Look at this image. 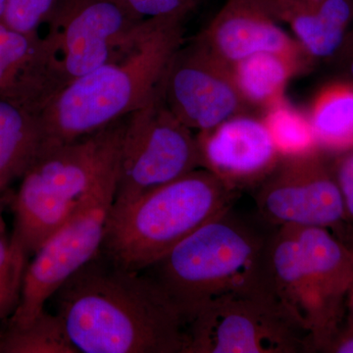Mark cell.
Segmentation results:
<instances>
[{
  "label": "cell",
  "mask_w": 353,
  "mask_h": 353,
  "mask_svg": "<svg viewBox=\"0 0 353 353\" xmlns=\"http://www.w3.org/2000/svg\"><path fill=\"white\" fill-rule=\"evenodd\" d=\"M50 17L32 78L36 112L69 83L106 63L143 20L120 0H69Z\"/></svg>",
  "instance_id": "8992f818"
},
{
  "label": "cell",
  "mask_w": 353,
  "mask_h": 353,
  "mask_svg": "<svg viewBox=\"0 0 353 353\" xmlns=\"http://www.w3.org/2000/svg\"><path fill=\"white\" fill-rule=\"evenodd\" d=\"M201 168L230 189H256L281 157L262 118L239 114L196 136Z\"/></svg>",
  "instance_id": "7c38bea8"
},
{
  "label": "cell",
  "mask_w": 353,
  "mask_h": 353,
  "mask_svg": "<svg viewBox=\"0 0 353 353\" xmlns=\"http://www.w3.org/2000/svg\"><path fill=\"white\" fill-rule=\"evenodd\" d=\"M312 60L332 59L353 23V0H261Z\"/></svg>",
  "instance_id": "9a60e30c"
},
{
  "label": "cell",
  "mask_w": 353,
  "mask_h": 353,
  "mask_svg": "<svg viewBox=\"0 0 353 353\" xmlns=\"http://www.w3.org/2000/svg\"><path fill=\"white\" fill-rule=\"evenodd\" d=\"M183 17L143 19L112 58L60 90L34 112L41 148L71 143L143 108L160 92L183 43Z\"/></svg>",
  "instance_id": "7a4b0ae2"
},
{
  "label": "cell",
  "mask_w": 353,
  "mask_h": 353,
  "mask_svg": "<svg viewBox=\"0 0 353 353\" xmlns=\"http://www.w3.org/2000/svg\"><path fill=\"white\" fill-rule=\"evenodd\" d=\"M161 94L174 115L199 132L243 114L248 106L231 67L196 41L176 51L162 83Z\"/></svg>",
  "instance_id": "8fae6325"
},
{
  "label": "cell",
  "mask_w": 353,
  "mask_h": 353,
  "mask_svg": "<svg viewBox=\"0 0 353 353\" xmlns=\"http://www.w3.org/2000/svg\"><path fill=\"white\" fill-rule=\"evenodd\" d=\"M80 353H183L188 320L150 274L99 252L52 296Z\"/></svg>",
  "instance_id": "6da1fadb"
},
{
  "label": "cell",
  "mask_w": 353,
  "mask_h": 353,
  "mask_svg": "<svg viewBox=\"0 0 353 353\" xmlns=\"http://www.w3.org/2000/svg\"><path fill=\"white\" fill-rule=\"evenodd\" d=\"M201 168L196 136L168 108L161 90L126 118L112 209Z\"/></svg>",
  "instance_id": "ba28073f"
},
{
  "label": "cell",
  "mask_w": 353,
  "mask_h": 353,
  "mask_svg": "<svg viewBox=\"0 0 353 353\" xmlns=\"http://www.w3.org/2000/svg\"><path fill=\"white\" fill-rule=\"evenodd\" d=\"M343 80L353 83V23L343 39L338 52L332 58Z\"/></svg>",
  "instance_id": "484cf974"
},
{
  "label": "cell",
  "mask_w": 353,
  "mask_h": 353,
  "mask_svg": "<svg viewBox=\"0 0 353 353\" xmlns=\"http://www.w3.org/2000/svg\"><path fill=\"white\" fill-rule=\"evenodd\" d=\"M0 99L21 104L22 92L17 77L4 64L0 58Z\"/></svg>",
  "instance_id": "4316f807"
},
{
  "label": "cell",
  "mask_w": 353,
  "mask_h": 353,
  "mask_svg": "<svg viewBox=\"0 0 353 353\" xmlns=\"http://www.w3.org/2000/svg\"><path fill=\"white\" fill-rule=\"evenodd\" d=\"M294 229L314 304V323L309 343L312 352H323L341 326L352 284V257L345 243L328 229Z\"/></svg>",
  "instance_id": "4fadbf2b"
},
{
  "label": "cell",
  "mask_w": 353,
  "mask_h": 353,
  "mask_svg": "<svg viewBox=\"0 0 353 353\" xmlns=\"http://www.w3.org/2000/svg\"><path fill=\"white\" fill-rule=\"evenodd\" d=\"M41 36L13 29L0 21V58L17 77L22 92L21 104L26 105L37 60L39 57Z\"/></svg>",
  "instance_id": "7402d4cb"
},
{
  "label": "cell",
  "mask_w": 353,
  "mask_h": 353,
  "mask_svg": "<svg viewBox=\"0 0 353 353\" xmlns=\"http://www.w3.org/2000/svg\"><path fill=\"white\" fill-rule=\"evenodd\" d=\"M240 192L204 168L111 209L101 252L132 271L148 270L179 243L234 206Z\"/></svg>",
  "instance_id": "5b68a950"
},
{
  "label": "cell",
  "mask_w": 353,
  "mask_h": 353,
  "mask_svg": "<svg viewBox=\"0 0 353 353\" xmlns=\"http://www.w3.org/2000/svg\"><path fill=\"white\" fill-rule=\"evenodd\" d=\"M11 199L8 190L0 194V320L10 318L17 308L29 263V256L9 233L4 217Z\"/></svg>",
  "instance_id": "44dd1931"
},
{
  "label": "cell",
  "mask_w": 353,
  "mask_h": 353,
  "mask_svg": "<svg viewBox=\"0 0 353 353\" xmlns=\"http://www.w3.org/2000/svg\"><path fill=\"white\" fill-rule=\"evenodd\" d=\"M7 0H0V21L3 20L6 13Z\"/></svg>",
  "instance_id": "f546056e"
},
{
  "label": "cell",
  "mask_w": 353,
  "mask_h": 353,
  "mask_svg": "<svg viewBox=\"0 0 353 353\" xmlns=\"http://www.w3.org/2000/svg\"><path fill=\"white\" fill-rule=\"evenodd\" d=\"M263 119L281 157H294L320 150L307 112L284 99L264 109Z\"/></svg>",
  "instance_id": "ffe728a7"
},
{
  "label": "cell",
  "mask_w": 353,
  "mask_h": 353,
  "mask_svg": "<svg viewBox=\"0 0 353 353\" xmlns=\"http://www.w3.org/2000/svg\"><path fill=\"white\" fill-rule=\"evenodd\" d=\"M347 329L341 326L328 341L323 352L333 353H353V324L348 322Z\"/></svg>",
  "instance_id": "83f0119b"
},
{
  "label": "cell",
  "mask_w": 353,
  "mask_h": 353,
  "mask_svg": "<svg viewBox=\"0 0 353 353\" xmlns=\"http://www.w3.org/2000/svg\"><path fill=\"white\" fill-rule=\"evenodd\" d=\"M143 19L183 17L196 8L199 0H120Z\"/></svg>",
  "instance_id": "cb8c5ba5"
},
{
  "label": "cell",
  "mask_w": 353,
  "mask_h": 353,
  "mask_svg": "<svg viewBox=\"0 0 353 353\" xmlns=\"http://www.w3.org/2000/svg\"><path fill=\"white\" fill-rule=\"evenodd\" d=\"M334 234L347 246L352 254L353 261V227L350 224H345L340 231L336 232ZM347 304L348 310H350V322L353 324V274L352 284L348 290Z\"/></svg>",
  "instance_id": "f1b7e54d"
},
{
  "label": "cell",
  "mask_w": 353,
  "mask_h": 353,
  "mask_svg": "<svg viewBox=\"0 0 353 353\" xmlns=\"http://www.w3.org/2000/svg\"><path fill=\"white\" fill-rule=\"evenodd\" d=\"M311 352L307 334L268 289L208 301L188 321L183 353Z\"/></svg>",
  "instance_id": "52a82bcc"
},
{
  "label": "cell",
  "mask_w": 353,
  "mask_h": 353,
  "mask_svg": "<svg viewBox=\"0 0 353 353\" xmlns=\"http://www.w3.org/2000/svg\"><path fill=\"white\" fill-rule=\"evenodd\" d=\"M255 190L257 211L268 226L325 228L336 233L347 224L330 157L321 150L281 158Z\"/></svg>",
  "instance_id": "30bf717a"
},
{
  "label": "cell",
  "mask_w": 353,
  "mask_h": 353,
  "mask_svg": "<svg viewBox=\"0 0 353 353\" xmlns=\"http://www.w3.org/2000/svg\"><path fill=\"white\" fill-rule=\"evenodd\" d=\"M330 161L343 197L347 224L353 227V150L330 157Z\"/></svg>",
  "instance_id": "d4e9b609"
},
{
  "label": "cell",
  "mask_w": 353,
  "mask_h": 353,
  "mask_svg": "<svg viewBox=\"0 0 353 353\" xmlns=\"http://www.w3.org/2000/svg\"><path fill=\"white\" fill-rule=\"evenodd\" d=\"M196 41L231 68L259 53L312 61L296 39L272 17L261 0H226Z\"/></svg>",
  "instance_id": "5bb4252c"
},
{
  "label": "cell",
  "mask_w": 353,
  "mask_h": 353,
  "mask_svg": "<svg viewBox=\"0 0 353 353\" xmlns=\"http://www.w3.org/2000/svg\"><path fill=\"white\" fill-rule=\"evenodd\" d=\"M309 64L277 53H259L234 64L232 71L248 105L265 109L284 99L290 79Z\"/></svg>",
  "instance_id": "ac0fdd59"
},
{
  "label": "cell",
  "mask_w": 353,
  "mask_h": 353,
  "mask_svg": "<svg viewBox=\"0 0 353 353\" xmlns=\"http://www.w3.org/2000/svg\"><path fill=\"white\" fill-rule=\"evenodd\" d=\"M0 353H80L70 340L64 323L46 308L31 322L7 324L0 334Z\"/></svg>",
  "instance_id": "d6986e66"
},
{
  "label": "cell",
  "mask_w": 353,
  "mask_h": 353,
  "mask_svg": "<svg viewBox=\"0 0 353 353\" xmlns=\"http://www.w3.org/2000/svg\"><path fill=\"white\" fill-rule=\"evenodd\" d=\"M41 146L37 114L17 102L0 99V194L22 178Z\"/></svg>",
  "instance_id": "2e32d148"
},
{
  "label": "cell",
  "mask_w": 353,
  "mask_h": 353,
  "mask_svg": "<svg viewBox=\"0 0 353 353\" xmlns=\"http://www.w3.org/2000/svg\"><path fill=\"white\" fill-rule=\"evenodd\" d=\"M55 0H7L3 22L18 31L34 34L50 18Z\"/></svg>",
  "instance_id": "603a6c76"
},
{
  "label": "cell",
  "mask_w": 353,
  "mask_h": 353,
  "mask_svg": "<svg viewBox=\"0 0 353 353\" xmlns=\"http://www.w3.org/2000/svg\"><path fill=\"white\" fill-rule=\"evenodd\" d=\"M126 118L71 141L43 148L12 194V236L31 256L63 226L119 161Z\"/></svg>",
  "instance_id": "277c9868"
},
{
  "label": "cell",
  "mask_w": 353,
  "mask_h": 353,
  "mask_svg": "<svg viewBox=\"0 0 353 353\" xmlns=\"http://www.w3.org/2000/svg\"><path fill=\"white\" fill-rule=\"evenodd\" d=\"M233 208L202 225L148 268L188 321L216 297L268 289L265 262L274 228L269 232Z\"/></svg>",
  "instance_id": "3957f363"
},
{
  "label": "cell",
  "mask_w": 353,
  "mask_h": 353,
  "mask_svg": "<svg viewBox=\"0 0 353 353\" xmlns=\"http://www.w3.org/2000/svg\"><path fill=\"white\" fill-rule=\"evenodd\" d=\"M307 115L318 148L328 157L353 150V83L341 79L322 88Z\"/></svg>",
  "instance_id": "e0dca14e"
},
{
  "label": "cell",
  "mask_w": 353,
  "mask_h": 353,
  "mask_svg": "<svg viewBox=\"0 0 353 353\" xmlns=\"http://www.w3.org/2000/svg\"><path fill=\"white\" fill-rule=\"evenodd\" d=\"M118 163L63 226L34 253L26 268L19 304L7 324L21 326L31 322L62 285L101 252L115 199Z\"/></svg>",
  "instance_id": "9c48e42d"
}]
</instances>
